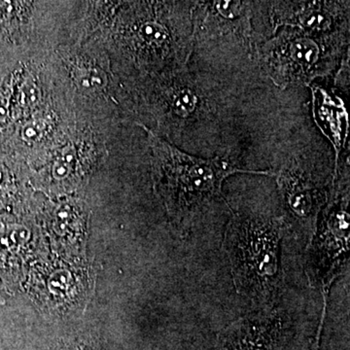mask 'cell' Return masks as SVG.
<instances>
[{"mask_svg":"<svg viewBox=\"0 0 350 350\" xmlns=\"http://www.w3.org/2000/svg\"><path fill=\"white\" fill-rule=\"evenodd\" d=\"M288 228L282 214L261 208L232 211L222 241L234 289L258 310L278 306L284 291L282 243Z\"/></svg>","mask_w":350,"mask_h":350,"instance_id":"obj_1","label":"cell"},{"mask_svg":"<svg viewBox=\"0 0 350 350\" xmlns=\"http://www.w3.org/2000/svg\"><path fill=\"white\" fill-rule=\"evenodd\" d=\"M153 152L154 177L157 191L167 211L180 224L190 226L200 213L218 200L226 202L223 183L236 174L275 176L273 170H245L228 158H198L184 153L148 129Z\"/></svg>","mask_w":350,"mask_h":350,"instance_id":"obj_2","label":"cell"},{"mask_svg":"<svg viewBox=\"0 0 350 350\" xmlns=\"http://www.w3.org/2000/svg\"><path fill=\"white\" fill-rule=\"evenodd\" d=\"M349 34L315 36L282 27L266 42L258 43L254 57L275 86H310L338 68L349 46Z\"/></svg>","mask_w":350,"mask_h":350,"instance_id":"obj_3","label":"cell"},{"mask_svg":"<svg viewBox=\"0 0 350 350\" xmlns=\"http://www.w3.org/2000/svg\"><path fill=\"white\" fill-rule=\"evenodd\" d=\"M349 176L345 169L332 181L330 197L320 213L317 230L306 244L305 273L308 284L330 291L349 262Z\"/></svg>","mask_w":350,"mask_h":350,"instance_id":"obj_4","label":"cell"},{"mask_svg":"<svg viewBox=\"0 0 350 350\" xmlns=\"http://www.w3.org/2000/svg\"><path fill=\"white\" fill-rule=\"evenodd\" d=\"M253 4L239 0L196 1L193 9L194 47L241 48L254 57L259 41L251 24Z\"/></svg>","mask_w":350,"mask_h":350,"instance_id":"obj_5","label":"cell"},{"mask_svg":"<svg viewBox=\"0 0 350 350\" xmlns=\"http://www.w3.org/2000/svg\"><path fill=\"white\" fill-rule=\"evenodd\" d=\"M275 176L288 232L292 231L298 238L310 243L320 213L330 197L332 185L327 188L296 159L283 165L275 172Z\"/></svg>","mask_w":350,"mask_h":350,"instance_id":"obj_6","label":"cell"},{"mask_svg":"<svg viewBox=\"0 0 350 350\" xmlns=\"http://www.w3.org/2000/svg\"><path fill=\"white\" fill-rule=\"evenodd\" d=\"M292 325L291 317L278 306L257 310L225 327L213 350H280Z\"/></svg>","mask_w":350,"mask_h":350,"instance_id":"obj_7","label":"cell"},{"mask_svg":"<svg viewBox=\"0 0 350 350\" xmlns=\"http://www.w3.org/2000/svg\"><path fill=\"white\" fill-rule=\"evenodd\" d=\"M273 33L282 27L315 36L349 33V1H271Z\"/></svg>","mask_w":350,"mask_h":350,"instance_id":"obj_8","label":"cell"},{"mask_svg":"<svg viewBox=\"0 0 350 350\" xmlns=\"http://www.w3.org/2000/svg\"><path fill=\"white\" fill-rule=\"evenodd\" d=\"M314 117L317 123L330 138L336 150V165L338 155L345 148L347 138V113L340 96L319 87H312Z\"/></svg>","mask_w":350,"mask_h":350,"instance_id":"obj_9","label":"cell"},{"mask_svg":"<svg viewBox=\"0 0 350 350\" xmlns=\"http://www.w3.org/2000/svg\"><path fill=\"white\" fill-rule=\"evenodd\" d=\"M163 96L165 107L179 121L199 120L206 113V100L193 83L181 82L179 78L176 84L163 92Z\"/></svg>","mask_w":350,"mask_h":350,"instance_id":"obj_10","label":"cell"},{"mask_svg":"<svg viewBox=\"0 0 350 350\" xmlns=\"http://www.w3.org/2000/svg\"><path fill=\"white\" fill-rule=\"evenodd\" d=\"M31 238V232L24 225H7L0 229V248L18 250Z\"/></svg>","mask_w":350,"mask_h":350,"instance_id":"obj_11","label":"cell"},{"mask_svg":"<svg viewBox=\"0 0 350 350\" xmlns=\"http://www.w3.org/2000/svg\"><path fill=\"white\" fill-rule=\"evenodd\" d=\"M73 79L80 87L93 91L107 85V76L103 70L87 66H77L73 70Z\"/></svg>","mask_w":350,"mask_h":350,"instance_id":"obj_12","label":"cell"},{"mask_svg":"<svg viewBox=\"0 0 350 350\" xmlns=\"http://www.w3.org/2000/svg\"><path fill=\"white\" fill-rule=\"evenodd\" d=\"M72 284V275L68 269H57L48 280V289L53 295L61 296L68 291Z\"/></svg>","mask_w":350,"mask_h":350,"instance_id":"obj_13","label":"cell"},{"mask_svg":"<svg viewBox=\"0 0 350 350\" xmlns=\"http://www.w3.org/2000/svg\"><path fill=\"white\" fill-rule=\"evenodd\" d=\"M75 165V156L72 150L64 152L53 165V176L57 180H64L72 172Z\"/></svg>","mask_w":350,"mask_h":350,"instance_id":"obj_14","label":"cell"},{"mask_svg":"<svg viewBox=\"0 0 350 350\" xmlns=\"http://www.w3.org/2000/svg\"><path fill=\"white\" fill-rule=\"evenodd\" d=\"M321 293L322 298H323V306H322L321 317H320L317 334H315L314 337H313L310 350H320V342H321V336L322 333H323L324 324H325L327 306H328L329 293H330V291L322 290Z\"/></svg>","mask_w":350,"mask_h":350,"instance_id":"obj_15","label":"cell"},{"mask_svg":"<svg viewBox=\"0 0 350 350\" xmlns=\"http://www.w3.org/2000/svg\"><path fill=\"white\" fill-rule=\"evenodd\" d=\"M7 179H8V172L3 165H0V189L5 185Z\"/></svg>","mask_w":350,"mask_h":350,"instance_id":"obj_16","label":"cell"}]
</instances>
